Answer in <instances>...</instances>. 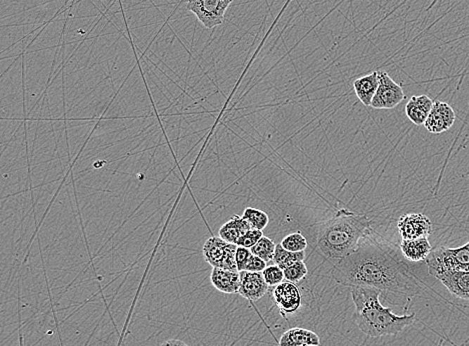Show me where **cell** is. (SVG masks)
I'll return each instance as SVG.
<instances>
[{"mask_svg": "<svg viewBox=\"0 0 469 346\" xmlns=\"http://www.w3.org/2000/svg\"><path fill=\"white\" fill-rule=\"evenodd\" d=\"M333 276L341 286L373 288L409 297L423 290L394 248L374 239L360 241L352 255L336 262Z\"/></svg>", "mask_w": 469, "mask_h": 346, "instance_id": "6da1fadb", "label": "cell"}, {"mask_svg": "<svg viewBox=\"0 0 469 346\" xmlns=\"http://www.w3.org/2000/svg\"><path fill=\"white\" fill-rule=\"evenodd\" d=\"M383 291L373 288H352L355 307L354 321L357 327L371 338L397 335L416 321V314L397 315L383 307L380 296Z\"/></svg>", "mask_w": 469, "mask_h": 346, "instance_id": "7a4b0ae2", "label": "cell"}, {"mask_svg": "<svg viewBox=\"0 0 469 346\" xmlns=\"http://www.w3.org/2000/svg\"><path fill=\"white\" fill-rule=\"evenodd\" d=\"M371 222L366 215L342 210L324 222L317 236L321 255L338 262L352 255L362 238L371 233Z\"/></svg>", "mask_w": 469, "mask_h": 346, "instance_id": "3957f363", "label": "cell"}, {"mask_svg": "<svg viewBox=\"0 0 469 346\" xmlns=\"http://www.w3.org/2000/svg\"><path fill=\"white\" fill-rule=\"evenodd\" d=\"M428 274L435 277L447 270L469 271V241L458 248H439L426 258Z\"/></svg>", "mask_w": 469, "mask_h": 346, "instance_id": "277c9868", "label": "cell"}, {"mask_svg": "<svg viewBox=\"0 0 469 346\" xmlns=\"http://www.w3.org/2000/svg\"><path fill=\"white\" fill-rule=\"evenodd\" d=\"M233 0H187L186 9L198 18L206 30H212L224 21L225 13Z\"/></svg>", "mask_w": 469, "mask_h": 346, "instance_id": "5b68a950", "label": "cell"}, {"mask_svg": "<svg viewBox=\"0 0 469 346\" xmlns=\"http://www.w3.org/2000/svg\"><path fill=\"white\" fill-rule=\"evenodd\" d=\"M236 244L226 243L221 238H208L203 245V257L212 267L238 271L236 265Z\"/></svg>", "mask_w": 469, "mask_h": 346, "instance_id": "8992f818", "label": "cell"}, {"mask_svg": "<svg viewBox=\"0 0 469 346\" xmlns=\"http://www.w3.org/2000/svg\"><path fill=\"white\" fill-rule=\"evenodd\" d=\"M378 72L380 85L371 106L375 109L397 108L405 99L404 89L385 71L378 70Z\"/></svg>", "mask_w": 469, "mask_h": 346, "instance_id": "52a82bcc", "label": "cell"}, {"mask_svg": "<svg viewBox=\"0 0 469 346\" xmlns=\"http://www.w3.org/2000/svg\"><path fill=\"white\" fill-rule=\"evenodd\" d=\"M397 229L402 239L428 238L432 232V222L423 213H407L400 217Z\"/></svg>", "mask_w": 469, "mask_h": 346, "instance_id": "ba28073f", "label": "cell"}, {"mask_svg": "<svg viewBox=\"0 0 469 346\" xmlns=\"http://www.w3.org/2000/svg\"><path fill=\"white\" fill-rule=\"evenodd\" d=\"M274 305L281 310L284 317L288 314H293L300 309L302 305V293L295 283L290 281H283V283L274 288L272 291Z\"/></svg>", "mask_w": 469, "mask_h": 346, "instance_id": "9c48e42d", "label": "cell"}, {"mask_svg": "<svg viewBox=\"0 0 469 346\" xmlns=\"http://www.w3.org/2000/svg\"><path fill=\"white\" fill-rule=\"evenodd\" d=\"M456 120V113L449 104L435 101L425 127L430 134H439L447 132L454 124Z\"/></svg>", "mask_w": 469, "mask_h": 346, "instance_id": "30bf717a", "label": "cell"}, {"mask_svg": "<svg viewBox=\"0 0 469 346\" xmlns=\"http://www.w3.org/2000/svg\"><path fill=\"white\" fill-rule=\"evenodd\" d=\"M240 288L238 295L250 302H257L264 297L269 291V284L265 281L262 272L239 271Z\"/></svg>", "mask_w": 469, "mask_h": 346, "instance_id": "8fae6325", "label": "cell"}, {"mask_svg": "<svg viewBox=\"0 0 469 346\" xmlns=\"http://www.w3.org/2000/svg\"><path fill=\"white\" fill-rule=\"evenodd\" d=\"M447 288L452 295L463 300H469V271L447 270L435 276Z\"/></svg>", "mask_w": 469, "mask_h": 346, "instance_id": "7c38bea8", "label": "cell"}, {"mask_svg": "<svg viewBox=\"0 0 469 346\" xmlns=\"http://www.w3.org/2000/svg\"><path fill=\"white\" fill-rule=\"evenodd\" d=\"M210 281L217 290L226 295L238 293L240 288V274L233 270L213 267Z\"/></svg>", "mask_w": 469, "mask_h": 346, "instance_id": "4fadbf2b", "label": "cell"}, {"mask_svg": "<svg viewBox=\"0 0 469 346\" xmlns=\"http://www.w3.org/2000/svg\"><path fill=\"white\" fill-rule=\"evenodd\" d=\"M433 101L428 96H412L405 106V113L412 123L416 125H425L431 109Z\"/></svg>", "mask_w": 469, "mask_h": 346, "instance_id": "5bb4252c", "label": "cell"}, {"mask_svg": "<svg viewBox=\"0 0 469 346\" xmlns=\"http://www.w3.org/2000/svg\"><path fill=\"white\" fill-rule=\"evenodd\" d=\"M321 345V338L314 331L295 327L281 335L279 346H310Z\"/></svg>", "mask_w": 469, "mask_h": 346, "instance_id": "9a60e30c", "label": "cell"}, {"mask_svg": "<svg viewBox=\"0 0 469 346\" xmlns=\"http://www.w3.org/2000/svg\"><path fill=\"white\" fill-rule=\"evenodd\" d=\"M400 250L409 262H423L430 255L431 244L428 238L402 239Z\"/></svg>", "mask_w": 469, "mask_h": 346, "instance_id": "2e32d148", "label": "cell"}, {"mask_svg": "<svg viewBox=\"0 0 469 346\" xmlns=\"http://www.w3.org/2000/svg\"><path fill=\"white\" fill-rule=\"evenodd\" d=\"M378 85H380V80H378V72L376 70L354 80L355 94L359 97L362 104L366 106H371L373 97L378 91Z\"/></svg>", "mask_w": 469, "mask_h": 346, "instance_id": "e0dca14e", "label": "cell"}, {"mask_svg": "<svg viewBox=\"0 0 469 346\" xmlns=\"http://www.w3.org/2000/svg\"><path fill=\"white\" fill-rule=\"evenodd\" d=\"M252 229L245 218L234 215L219 229V238L226 243L236 244L239 238Z\"/></svg>", "mask_w": 469, "mask_h": 346, "instance_id": "ac0fdd59", "label": "cell"}, {"mask_svg": "<svg viewBox=\"0 0 469 346\" xmlns=\"http://www.w3.org/2000/svg\"><path fill=\"white\" fill-rule=\"evenodd\" d=\"M305 258L304 251L300 252H291L283 248L281 243L276 244V252H274V262L276 265L284 269L293 263L303 262Z\"/></svg>", "mask_w": 469, "mask_h": 346, "instance_id": "d6986e66", "label": "cell"}, {"mask_svg": "<svg viewBox=\"0 0 469 346\" xmlns=\"http://www.w3.org/2000/svg\"><path fill=\"white\" fill-rule=\"evenodd\" d=\"M276 244L269 239L262 236V239L253 248H250L252 255L264 260L269 263L274 260V252H276Z\"/></svg>", "mask_w": 469, "mask_h": 346, "instance_id": "ffe728a7", "label": "cell"}, {"mask_svg": "<svg viewBox=\"0 0 469 346\" xmlns=\"http://www.w3.org/2000/svg\"><path fill=\"white\" fill-rule=\"evenodd\" d=\"M243 217L251 225L253 229L262 231L269 222V215L257 208L248 207L243 212Z\"/></svg>", "mask_w": 469, "mask_h": 346, "instance_id": "44dd1931", "label": "cell"}, {"mask_svg": "<svg viewBox=\"0 0 469 346\" xmlns=\"http://www.w3.org/2000/svg\"><path fill=\"white\" fill-rule=\"evenodd\" d=\"M281 244L283 248L291 252H300V251L307 250V239L300 232H295V233L286 236Z\"/></svg>", "mask_w": 469, "mask_h": 346, "instance_id": "7402d4cb", "label": "cell"}, {"mask_svg": "<svg viewBox=\"0 0 469 346\" xmlns=\"http://www.w3.org/2000/svg\"><path fill=\"white\" fill-rule=\"evenodd\" d=\"M283 271L286 281L297 283L307 276L309 270L304 262H297L284 269Z\"/></svg>", "mask_w": 469, "mask_h": 346, "instance_id": "603a6c76", "label": "cell"}, {"mask_svg": "<svg viewBox=\"0 0 469 346\" xmlns=\"http://www.w3.org/2000/svg\"><path fill=\"white\" fill-rule=\"evenodd\" d=\"M262 274H264L265 281L269 284V286H274V288L279 286V284L283 283L284 279H285L283 269L276 264L267 267L266 269L262 271Z\"/></svg>", "mask_w": 469, "mask_h": 346, "instance_id": "cb8c5ba5", "label": "cell"}, {"mask_svg": "<svg viewBox=\"0 0 469 346\" xmlns=\"http://www.w3.org/2000/svg\"><path fill=\"white\" fill-rule=\"evenodd\" d=\"M262 236H264L262 231L251 229L250 231L246 232L245 234H243L239 238L236 245L243 246V248H250V250L251 248H253L262 239Z\"/></svg>", "mask_w": 469, "mask_h": 346, "instance_id": "d4e9b609", "label": "cell"}, {"mask_svg": "<svg viewBox=\"0 0 469 346\" xmlns=\"http://www.w3.org/2000/svg\"><path fill=\"white\" fill-rule=\"evenodd\" d=\"M251 255H252V252H251L250 248L238 246V250H236V265H238V271L245 270L246 264L250 260Z\"/></svg>", "mask_w": 469, "mask_h": 346, "instance_id": "484cf974", "label": "cell"}, {"mask_svg": "<svg viewBox=\"0 0 469 346\" xmlns=\"http://www.w3.org/2000/svg\"><path fill=\"white\" fill-rule=\"evenodd\" d=\"M266 265L267 263L264 260L252 255L250 260H248V264H246L245 270L251 272H262L266 269Z\"/></svg>", "mask_w": 469, "mask_h": 346, "instance_id": "4316f807", "label": "cell"}, {"mask_svg": "<svg viewBox=\"0 0 469 346\" xmlns=\"http://www.w3.org/2000/svg\"><path fill=\"white\" fill-rule=\"evenodd\" d=\"M160 346H189V345H186V343L184 342V341L179 340H170L165 341V342L161 343Z\"/></svg>", "mask_w": 469, "mask_h": 346, "instance_id": "83f0119b", "label": "cell"}, {"mask_svg": "<svg viewBox=\"0 0 469 346\" xmlns=\"http://www.w3.org/2000/svg\"><path fill=\"white\" fill-rule=\"evenodd\" d=\"M310 346H316V345H310Z\"/></svg>", "mask_w": 469, "mask_h": 346, "instance_id": "f1b7e54d", "label": "cell"}]
</instances>
